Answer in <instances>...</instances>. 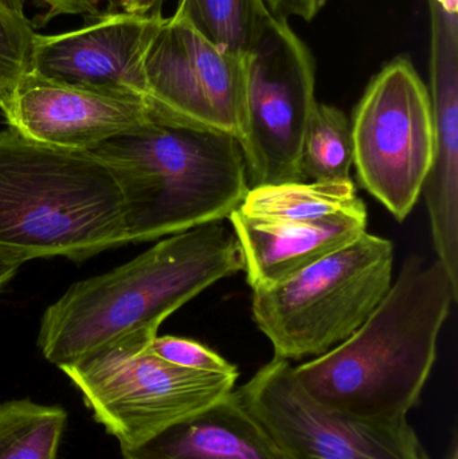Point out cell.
Segmentation results:
<instances>
[{
	"label": "cell",
	"instance_id": "24",
	"mask_svg": "<svg viewBox=\"0 0 458 459\" xmlns=\"http://www.w3.org/2000/svg\"><path fill=\"white\" fill-rule=\"evenodd\" d=\"M432 24L458 26V0H428Z\"/></svg>",
	"mask_w": 458,
	"mask_h": 459
},
{
	"label": "cell",
	"instance_id": "8",
	"mask_svg": "<svg viewBox=\"0 0 458 459\" xmlns=\"http://www.w3.org/2000/svg\"><path fill=\"white\" fill-rule=\"evenodd\" d=\"M245 64V120L239 145L249 187L304 182V136L317 104L314 56L288 19L272 13Z\"/></svg>",
	"mask_w": 458,
	"mask_h": 459
},
{
	"label": "cell",
	"instance_id": "10",
	"mask_svg": "<svg viewBox=\"0 0 458 459\" xmlns=\"http://www.w3.org/2000/svg\"><path fill=\"white\" fill-rule=\"evenodd\" d=\"M153 115L241 139L246 64L215 48L193 26L164 18L145 58Z\"/></svg>",
	"mask_w": 458,
	"mask_h": 459
},
{
	"label": "cell",
	"instance_id": "5",
	"mask_svg": "<svg viewBox=\"0 0 458 459\" xmlns=\"http://www.w3.org/2000/svg\"><path fill=\"white\" fill-rule=\"evenodd\" d=\"M394 246L360 235L269 289L253 290V318L274 356H322L349 339L392 288Z\"/></svg>",
	"mask_w": 458,
	"mask_h": 459
},
{
	"label": "cell",
	"instance_id": "22",
	"mask_svg": "<svg viewBox=\"0 0 458 459\" xmlns=\"http://www.w3.org/2000/svg\"><path fill=\"white\" fill-rule=\"evenodd\" d=\"M19 7L23 8L24 0H15ZM48 5V13L38 18V26H45L53 18L59 15L96 16L104 13L102 3L109 4L108 11H124L129 13H148V0H38ZM107 11V10H105Z\"/></svg>",
	"mask_w": 458,
	"mask_h": 459
},
{
	"label": "cell",
	"instance_id": "21",
	"mask_svg": "<svg viewBox=\"0 0 458 459\" xmlns=\"http://www.w3.org/2000/svg\"><path fill=\"white\" fill-rule=\"evenodd\" d=\"M151 352L174 366L195 371L239 375L234 364L201 342L175 336H156L150 344Z\"/></svg>",
	"mask_w": 458,
	"mask_h": 459
},
{
	"label": "cell",
	"instance_id": "27",
	"mask_svg": "<svg viewBox=\"0 0 458 459\" xmlns=\"http://www.w3.org/2000/svg\"><path fill=\"white\" fill-rule=\"evenodd\" d=\"M445 459H458V438L456 433H454V439H452L451 447H449Z\"/></svg>",
	"mask_w": 458,
	"mask_h": 459
},
{
	"label": "cell",
	"instance_id": "9",
	"mask_svg": "<svg viewBox=\"0 0 458 459\" xmlns=\"http://www.w3.org/2000/svg\"><path fill=\"white\" fill-rule=\"evenodd\" d=\"M284 459H430L408 420H378L315 401L276 358L236 391Z\"/></svg>",
	"mask_w": 458,
	"mask_h": 459
},
{
	"label": "cell",
	"instance_id": "13",
	"mask_svg": "<svg viewBox=\"0 0 458 459\" xmlns=\"http://www.w3.org/2000/svg\"><path fill=\"white\" fill-rule=\"evenodd\" d=\"M228 220L241 246L253 290L272 288L298 274L355 242L367 228V218L303 222L247 217L238 210Z\"/></svg>",
	"mask_w": 458,
	"mask_h": 459
},
{
	"label": "cell",
	"instance_id": "4",
	"mask_svg": "<svg viewBox=\"0 0 458 459\" xmlns=\"http://www.w3.org/2000/svg\"><path fill=\"white\" fill-rule=\"evenodd\" d=\"M108 164L124 198L125 242L228 220L249 191L236 137L153 115L88 151Z\"/></svg>",
	"mask_w": 458,
	"mask_h": 459
},
{
	"label": "cell",
	"instance_id": "23",
	"mask_svg": "<svg viewBox=\"0 0 458 459\" xmlns=\"http://www.w3.org/2000/svg\"><path fill=\"white\" fill-rule=\"evenodd\" d=\"M271 13L288 19L298 16L304 21H312L324 7L327 0H264Z\"/></svg>",
	"mask_w": 458,
	"mask_h": 459
},
{
	"label": "cell",
	"instance_id": "12",
	"mask_svg": "<svg viewBox=\"0 0 458 459\" xmlns=\"http://www.w3.org/2000/svg\"><path fill=\"white\" fill-rule=\"evenodd\" d=\"M10 128L66 150L91 151L152 118L148 105L53 82L27 73L3 110Z\"/></svg>",
	"mask_w": 458,
	"mask_h": 459
},
{
	"label": "cell",
	"instance_id": "2",
	"mask_svg": "<svg viewBox=\"0 0 458 459\" xmlns=\"http://www.w3.org/2000/svg\"><path fill=\"white\" fill-rule=\"evenodd\" d=\"M458 285L440 259L410 256L366 323L349 339L295 367L319 403L367 420H405L419 404L437 358Z\"/></svg>",
	"mask_w": 458,
	"mask_h": 459
},
{
	"label": "cell",
	"instance_id": "16",
	"mask_svg": "<svg viewBox=\"0 0 458 459\" xmlns=\"http://www.w3.org/2000/svg\"><path fill=\"white\" fill-rule=\"evenodd\" d=\"M237 210L247 217L303 222L367 218L352 179L258 186L249 188Z\"/></svg>",
	"mask_w": 458,
	"mask_h": 459
},
{
	"label": "cell",
	"instance_id": "19",
	"mask_svg": "<svg viewBox=\"0 0 458 459\" xmlns=\"http://www.w3.org/2000/svg\"><path fill=\"white\" fill-rule=\"evenodd\" d=\"M354 164L351 123L331 105H315L304 136L301 175L304 182L351 179Z\"/></svg>",
	"mask_w": 458,
	"mask_h": 459
},
{
	"label": "cell",
	"instance_id": "18",
	"mask_svg": "<svg viewBox=\"0 0 458 459\" xmlns=\"http://www.w3.org/2000/svg\"><path fill=\"white\" fill-rule=\"evenodd\" d=\"M66 425L61 406L30 399L0 403V459H56Z\"/></svg>",
	"mask_w": 458,
	"mask_h": 459
},
{
	"label": "cell",
	"instance_id": "17",
	"mask_svg": "<svg viewBox=\"0 0 458 459\" xmlns=\"http://www.w3.org/2000/svg\"><path fill=\"white\" fill-rule=\"evenodd\" d=\"M174 15L215 48L245 58L272 13L264 0H177Z\"/></svg>",
	"mask_w": 458,
	"mask_h": 459
},
{
	"label": "cell",
	"instance_id": "14",
	"mask_svg": "<svg viewBox=\"0 0 458 459\" xmlns=\"http://www.w3.org/2000/svg\"><path fill=\"white\" fill-rule=\"evenodd\" d=\"M433 159L424 191L438 259L458 285V43L432 40Z\"/></svg>",
	"mask_w": 458,
	"mask_h": 459
},
{
	"label": "cell",
	"instance_id": "15",
	"mask_svg": "<svg viewBox=\"0 0 458 459\" xmlns=\"http://www.w3.org/2000/svg\"><path fill=\"white\" fill-rule=\"evenodd\" d=\"M124 459H284L236 391L169 426Z\"/></svg>",
	"mask_w": 458,
	"mask_h": 459
},
{
	"label": "cell",
	"instance_id": "25",
	"mask_svg": "<svg viewBox=\"0 0 458 459\" xmlns=\"http://www.w3.org/2000/svg\"><path fill=\"white\" fill-rule=\"evenodd\" d=\"M23 264L24 262L16 256L0 253V290L7 285L8 281L16 274L19 267Z\"/></svg>",
	"mask_w": 458,
	"mask_h": 459
},
{
	"label": "cell",
	"instance_id": "11",
	"mask_svg": "<svg viewBox=\"0 0 458 459\" xmlns=\"http://www.w3.org/2000/svg\"><path fill=\"white\" fill-rule=\"evenodd\" d=\"M163 19L107 10L86 16L85 24L73 31L35 34L30 72L53 82L150 107L145 58Z\"/></svg>",
	"mask_w": 458,
	"mask_h": 459
},
{
	"label": "cell",
	"instance_id": "6",
	"mask_svg": "<svg viewBox=\"0 0 458 459\" xmlns=\"http://www.w3.org/2000/svg\"><path fill=\"white\" fill-rule=\"evenodd\" d=\"M132 337L61 371L120 447H136L233 393L238 375L182 368Z\"/></svg>",
	"mask_w": 458,
	"mask_h": 459
},
{
	"label": "cell",
	"instance_id": "26",
	"mask_svg": "<svg viewBox=\"0 0 458 459\" xmlns=\"http://www.w3.org/2000/svg\"><path fill=\"white\" fill-rule=\"evenodd\" d=\"M166 0H148V13L150 15H161Z\"/></svg>",
	"mask_w": 458,
	"mask_h": 459
},
{
	"label": "cell",
	"instance_id": "20",
	"mask_svg": "<svg viewBox=\"0 0 458 459\" xmlns=\"http://www.w3.org/2000/svg\"><path fill=\"white\" fill-rule=\"evenodd\" d=\"M37 32L24 13L0 4V110H4L22 78L31 70Z\"/></svg>",
	"mask_w": 458,
	"mask_h": 459
},
{
	"label": "cell",
	"instance_id": "3",
	"mask_svg": "<svg viewBox=\"0 0 458 459\" xmlns=\"http://www.w3.org/2000/svg\"><path fill=\"white\" fill-rule=\"evenodd\" d=\"M125 243L123 193L105 161L0 132V253L83 261Z\"/></svg>",
	"mask_w": 458,
	"mask_h": 459
},
{
	"label": "cell",
	"instance_id": "1",
	"mask_svg": "<svg viewBox=\"0 0 458 459\" xmlns=\"http://www.w3.org/2000/svg\"><path fill=\"white\" fill-rule=\"evenodd\" d=\"M244 267L236 232L222 221L172 235L70 286L43 313L38 347L61 369L132 337L155 339L175 310Z\"/></svg>",
	"mask_w": 458,
	"mask_h": 459
},
{
	"label": "cell",
	"instance_id": "7",
	"mask_svg": "<svg viewBox=\"0 0 458 459\" xmlns=\"http://www.w3.org/2000/svg\"><path fill=\"white\" fill-rule=\"evenodd\" d=\"M351 132L360 185L402 222L422 195L435 143L429 89L408 58L398 56L373 78Z\"/></svg>",
	"mask_w": 458,
	"mask_h": 459
},
{
	"label": "cell",
	"instance_id": "28",
	"mask_svg": "<svg viewBox=\"0 0 458 459\" xmlns=\"http://www.w3.org/2000/svg\"><path fill=\"white\" fill-rule=\"evenodd\" d=\"M0 4L5 5V7L16 11V13H23V8L19 7L15 0H0Z\"/></svg>",
	"mask_w": 458,
	"mask_h": 459
}]
</instances>
